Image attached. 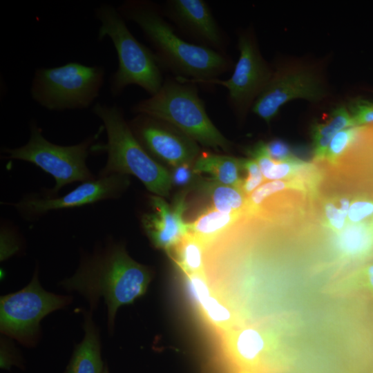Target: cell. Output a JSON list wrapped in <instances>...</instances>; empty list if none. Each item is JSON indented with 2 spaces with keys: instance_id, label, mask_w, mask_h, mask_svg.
Segmentation results:
<instances>
[{
  "instance_id": "8992f818",
  "label": "cell",
  "mask_w": 373,
  "mask_h": 373,
  "mask_svg": "<svg viewBox=\"0 0 373 373\" xmlns=\"http://www.w3.org/2000/svg\"><path fill=\"white\" fill-rule=\"evenodd\" d=\"M95 15L100 23L99 40L108 37L117 55L118 68L111 79L113 96L130 85H137L151 95L157 93L164 80L153 52L133 36L117 8L102 4L95 9Z\"/></svg>"
},
{
  "instance_id": "603a6c76",
  "label": "cell",
  "mask_w": 373,
  "mask_h": 373,
  "mask_svg": "<svg viewBox=\"0 0 373 373\" xmlns=\"http://www.w3.org/2000/svg\"><path fill=\"white\" fill-rule=\"evenodd\" d=\"M242 216L222 213L211 207L189 222V233L198 239L206 249Z\"/></svg>"
},
{
  "instance_id": "d590c367",
  "label": "cell",
  "mask_w": 373,
  "mask_h": 373,
  "mask_svg": "<svg viewBox=\"0 0 373 373\" xmlns=\"http://www.w3.org/2000/svg\"><path fill=\"white\" fill-rule=\"evenodd\" d=\"M238 373H256L255 372L248 370H240Z\"/></svg>"
},
{
  "instance_id": "836d02e7",
  "label": "cell",
  "mask_w": 373,
  "mask_h": 373,
  "mask_svg": "<svg viewBox=\"0 0 373 373\" xmlns=\"http://www.w3.org/2000/svg\"><path fill=\"white\" fill-rule=\"evenodd\" d=\"M268 155L275 162H289L300 160L297 158L290 146L284 140L275 139L265 143Z\"/></svg>"
},
{
  "instance_id": "e0dca14e",
  "label": "cell",
  "mask_w": 373,
  "mask_h": 373,
  "mask_svg": "<svg viewBox=\"0 0 373 373\" xmlns=\"http://www.w3.org/2000/svg\"><path fill=\"white\" fill-rule=\"evenodd\" d=\"M335 234L334 248L337 265L361 266L373 258V227L369 220L347 224Z\"/></svg>"
},
{
  "instance_id": "7c38bea8",
  "label": "cell",
  "mask_w": 373,
  "mask_h": 373,
  "mask_svg": "<svg viewBox=\"0 0 373 373\" xmlns=\"http://www.w3.org/2000/svg\"><path fill=\"white\" fill-rule=\"evenodd\" d=\"M130 185L128 175L111 174L82 182L68 193L59 196L41 193L26 195L15 202L2 204L12 207L26 220H36L50 211L79 207L119 198Z\"/></svg>"
},
{
  "instance_id": "7402d4cb",
  "label": "cell",
  "mask_w": 373,
  "mask_h": 373,
  "mask_svg": "<svg viewBox=\"0 0 373 373\" xmlns=\"http://www.w3.org/2000/svg\"><path fill=\"white\" fill-rule=\"evenodd\" d=\"M356 126L347 108L341 105L331 113L329 119L323 124H314L311 128L313 153L317 160L325 158L329 143L339 131Z\"/></svg>"
},
{
  "instance_id": "4fadbf2b",
  "label": "cell",
  "mask_w": 373,
  "mask_h": 373,
  "mask_svg": "<svg viewBox=\"0 0 373 373\" xmlns=\"http://www.w3.org/2000/svg\"><path fill=\"white\" fill-rule=\"evenodd\" d=\"M128 124L142 146L157 161L173 167L192 164L200 154L198 143L162 120L137 114Z\"/></svg>"
},
{
  "instance_id": "ac0fdd59",
  "label": "cell",
  "mask_w": 373,
  "mask_h": 373,
  "mask_svg": "<svg viewBox=\"0 0 373 373\" xmlns=\"http://www.w3.org/2000/svg\"><path fill=\"white\" fill-rule=\"evenodd\" d=\"M84 329V337L75 346L64 373H102L104 370L99 331L90 312L85 314Z\"/></svg>"
},
{
  "instance_id": "d6986e66",
  "label": "cell",
  "mask_w": 373,
  "mask_h": 373,
  "mask_svg": "<svg viewBox=\"0 0 373 373\" xmlns=\"http://www.w3.org/2000/svg\"><path fill=\"white\" fill-rule=\"evenodd\" d=\"M193 164V171L196 174L207 173L219 183L240 189L243 180L240 177L241 158L203 153Z\"/></svg>"
},
{
  "instance_id": "f1b7e54d",
  "label": "cell",
  "mask_w": 373,
  "mask_h": 373,
  "mask_svg": "<svg viewBox=\"0 0 373 373\" xmlns=\"http://www.w3.org/2000/svg\"><path fill=\"white\" fill-rule=\"evenodd\" d=\"M373 216V198L365 195L354 197L350 206L347 224H356L368 221Z\"/></svg>"
},
{
  "instance_id": "9c48e42d",
  "label": "cell",
  "mask_w": 373,
  "mask_h": 373,
  "mask_svg": "<svg viewBox=\"0 0 373 373\" xmlns=\"http://www.w3.org/2000/svg\"><path fill=\"white\" fill-rule=\"evenodd\" d=\"M71 300L72 296L46 291L39 281L37 267L27 286L1 297L0 331L23 345L33 347L40 338L41 321Z\"/></svg>"
},
{
  "instance_id": "4316f807",
  "label": "cell",
  "mask_w": 373,
  "mask_h": 373,
  "mask_svg": "<svg viewBox=\"0 0 373 373\" xmlns=\"http://www.w3.org/2000/svg\"><path fill=\"white\" fill-rule=\"evenodd\" d=\"M354 198L347 195L329 197L323 202L324 224L334 233L341 232L347 224V216Z\"/></svg>"
},
{
  "instance_id": "1f68e13d",
  "label": "cell",
  "mask_w": 373,
  "mask_h": 373,
  "mask_svg": "<svg viewBox=\"0 0 373 373\" xmlns=\"http://www.w3.org/2000/svg\"><path fill=\"white\" fill-rule=\"evenodd\" d=\"M347 108L356 126L373 123V102L356 98L350 102Z\"/></svg>"
},
{
  "instance_id": "3957f363",
  "label": "cell",
  "mask_w": 373,
  "mask_h": 373,
  "mask_svg": "<svg viewBox=\"0 0 373 373\" xmlns=\"http://www.w3.org/2000/svg\"><path fill=\"white\" fill-rule=\"evenodd\" d=\"M298 327L295 314H269L220 334L222 351L239 370L281 373L295 359L291 343Z\"/></svg>"
},
{
  "instance_id": "9a60e30c",
  "label": "cell",
  "mask_w": 373,
  "mask_h": 373,
  "mask_svg": "<svg viewBox=\"0 0 373 373\" xmlns=\"http://www.w3.org/2000/svg\"><path fill=\"white\" fill-rule=\"evenodd\" d=\"M164 10V15L198 45L224 53L226 37L204 1L169 0Z\"/></svg>"
},
{
  "instance_id": "e575fe53",
  "label": "cell",
  "mask_w": 373,
  "mask_h": 373,
  "mask_svg": "<svg viewBox=\"0 0 373 373\" xmlns=\"http://www.w3.org/2000/svg\"><path fill=\"white\" fill-rule=\"evenodd\" d=\"M21 367L23 365L22 359L19 354L8 343H1V369L10 370L12 366Z\"/></svg>"
},
{
  "instance_id": "4dcf8cb0",
  "label": "cell",
  "mask_w": 373,
  "mask_h": 373,
  "mask_svg": "<svg viewBox=\"0 0 373 373\" xmlns=\"http://www.w3.org/2000/svg\"><path fill=\"white\" fill-rule=\"evenodd\" d=\"M242 169L247 173L243 179L240 190L247 197L265 181L258 163L253 159H241Z\"/></svg>"
},
{
  "instance_id": "5b68a950",
  "label": "cell",
  "mask_w": 373,
  "mask_h": 373,
  "mask_svg": "<svg viewBox=\"0 0 373 373\" xmlns=\"http://www.w3.org/2000/svg\"><path fill=\"white\" fill-rule=\"evenodd\" d=\"M132 110L171 124L202 146L224 151L231 147L208 116L194 84L176 77L164 80L157 93L135 104Z\"/></svg>"
},
{
  "instance_id": "484cf974",
  "label": "cell",
  "mask_w": 373,
  "mask_h": 373,
  "mask_svg": "<svg viewBox=\"0 0 373 373\" xmlns=\"http://www.w3.org/2000/svg\"><path fill=\"white\" fill-rule=\"evenodd\" d=\"M288 188L304 189V185L301 180H291L289 181L273 180L259 186L247 197L243 216H250L256 214L266 200L275 193Z\"/></svg>"
},
{
  "instance_id": "44dd1931",
  "label": "cell",
  "mask_w": 373,
  "mask_h": 373,
  "mask_svg": "<svg viewBox=\"0 0 373 373\" xmlns=\"http://www.w3.org/2000/svg\"><path fill=\"white\" fill-rule=\"evenodd\" d=\"M193 190L209 197L216 210L243 216L247 196L233 186L219 183L211 178H198Z\"/></svg>"
},
{
  "instance_id": "ba28073f",
  "label": "cell",
  "mask_w": 373,
  "mask_h": 373,
  "mask_svg": "<svg viewBox=\"0 0 373 373\" xmlns=\"http://www.w3.org/2000/svg\"><path fill=\"white\" fill-rule=\"evenodd\" d=\"M101 66L69 62L35 70L30 94L34 101L52 111L88 108L99 96L104 82Z\"/></svg>"
},
{
  "instance_id": "f35d334b",
  "label": "cell",
  "mask_w": 373,
  "mask_h": 373,
  "mask_svg": "<svg viewBox=\"0 0 373 373\" xmlns=\"http://www.w3.org/2000/svg\"><path fill=\"white\" fill-rule=\"evenodd\" d=\"M370 373H373V369H372V370L370 372Z\"/></svg>"
},
{
  "instance_id": "d6a6232c",
  "label": "cell",
  "mask_w": 373,
  "mask_h": 373,
  "mask_svg": "<svg viewBox=\"0 0 373 373\" xmlns=\"http://www.w3.org/2000/svg\"><path fill=\"white\" fill-rule=\"evenodd\" d=\"M172 186L183 189L193 190L198 178L193 171L192 164H181L173 167L170 171Z\"/></svg>"
},
{
  "instance_id": "277c9868",
  "label": "cell",
  "mask_w": 373,
  "mask_h": 373,
  "mask_svg": "<svg viewBox=\"0 0 373 373\" xmlns=\"http://www.w3.org/2000/svg\"><path fill=\"white\" fill-rule=\"evenodd\" d=\"M93 113L102 121L106 133L105 143L95 145L93 152H104L107 160L97 175H133L153 195H169L170 172L142 146L124 118L120 107L97 103Z\"/></svg>"
},
{
  "instance_id": "52a82bcc",
  "label": "cell",
  "mask_w": 373,
  "mask_h": 373,
  "mask_svg": "<svg viewBox=\"0 0 373 373\" xmlns=\"http://www.w3.org/2000/svg\"><path fill=\"white\" fill-rule=\"evenodd\" d=\"M102 129L73 145H59L48 140L42 129L33 121L30 125V137L23 146L4 148V157L21 160L38 166L55 180V184L44 194L56 196L68 184L86 182L95 179L86 164L90 153L93 152L95 142Z\"/></svg>"
},
{
  "instance_id": "6da1fadb",
  "label": "cell",
  "mask_w": 373,
  "mask_h": 373,
  "mask_svg": "<svg viewBox=\"0 0 373 373\" xmlns=\"http://www.w3.org/2000/svg\"><path fill=\"white\" fill-rule=\"evenodd\" d=\"M152 277L151 269L133 260L122 244L107 240L104 247L83 257L75 273L60 285L67 291L80 294L91 311L103 298L111 332L117 309L142 296Z\"/></svg>"
},
{
  "instance_id": "ffe728a7",
  "label": "cell",
  "mask_w": 373,
  "mask_h": 373,
  "mask_svg": "<svg viewBox=\"0 0 373 373\" xmlns=\"http://www.w3.org/2000/svg\"><path fill=\"white\" fill-rule=\"evenodd\" d=\"M323 292L338 298L363 296L373 299V262L336 278L325 287Z\"/></svg>"
},
{
  "instance_id": "83f0119b",
  "label": "cell",
  "mask_w": 373,
  "mask_h": 373,
  "mask_svg": "<svg viewBox=\"0 0 373 373\" xmlns=\"http://www.w3.org/2000/svg\"><path fill=\"white\" fill-rule=\"evenodd\" d=\"M362 128L361 126H353L337 133L329 143L325 158L330 163L336 164L347 148L353 144Z\"/></svg>"
},
{
  "instance_id": "8fae6325",
  "label": "cell",
  "mask_w": 373,
  "mask_h": 373,
  "mask_svg": "<svg viewBox=\"0 0 373 373\" xmlns=\"http://www.w3.org/2000/svg\"><path fill=\"white\" fill-rule=\"evenodd\" d=\"M327 95L325 82L314 69L302 64L280 66L273 70L251 111L269 124L285 104L295 99L318 102Z\"/></svg>"
},
{
  "instance_id": "5bb4252c",
  "label": "cell",
  "mask_w": 373,
  "mask_h": 373,
  "mask_svg": "<svg viewBox=\"0 0 373 373\" xmlns=\"http://www.w3.org/2000/svg\"><path fill=\"white\" fill-rule=\"evenodd\" d=\"M189 191L182 189L171 204L162 197L153 194L149 197L150 209L142 214L141 224L154 247L168 254L189 233V222L183 218Z\"/></svg>"
},
{
  "instance_id": "2e32d148",
  "label": "cell",
  "mask_w": 373,
  "mask_h": 373,
  "mask_svg": "<svg viewBox=\"0 0 373 373\" xmlns=\"http://www.w3.org/2000/svg\"><path fill=\"white\" fill-rule=\"evenodd\" d=\"M186 290L204 320L220 335L245 323L212 287L205 274L184 276Z\"/></svg>"
},
{
  "instance_id": "74e56055",
  "label": "cell",
  "mask_w": 373,
  "mask_h": 373,
  "mask_svg": "<svg viewBox=\"0 0 373 373\" xmlns=\"http://www.w3.org/2000/svg\"><path fill=\"white\" fill-rule=\"evenodd\" d=\"M371 226L373 227V216L371 218V219L369 220Z\"/></svg>"
},
{
  "instance_id": "f546056e",
  "label": "cell",
  "mask_w": 373,
  "mask_h": 373,
  "mask_svg": "<svg viewBox=\"0 0 373 373\" xmlns=\"http://www.w3.org/2000/svg\"><path fill=\"white\" fill-rule=\"evenodd\" d=\"M0 240L1 261L5 260L20 250L19 233L12 224L8 222L1 224Z\"/></svg>"
},
{
  "instance_id": "7a4b0ae2",
  "label": "cell",
  "mask_w": 373,
  "mask_h": 373,
  "mask_svg": "<svg viewBox=\"0 0 373 373\" xmlns=\"http://www.w3.org/2000/svg\"><path fill=\"white\" fill-rule=\"evenodd\" d=\"M117 9L124 19L140 28L161 68L177 75L178 79L203 84L233 68L232 60L224 53L188 42L178 35L154 2L127 0Z\"/></svg>"
},
{
  "instance_id": "cb8c5ba5",
  "label": "cell",
  "mask_w": 373,
  "mask_h": 373,
  "mask_svg": "<svg viewBox=\"0 0 373 373\" xmlns=\"http://www.w3.org/2000/svg\"><path fill=\"white\" fill-rule=\"evenodd\" d=\"M205 247L193 235L188 233L168 253L184 276L205 274Z\"/></svg>"
},
{
  "instance_id": "30bf717a",
  "label": "cell",
  "mask_w": 373,
  "mask_h": 373,
  "mask_svg": "<svg viewBox=\"0 0 373 373\" xmlns=\"http://www.w3.org/2000/svg\"><path fill=\"white\" fill-rule=\"evenodd\" d=\"M239 57L231 77L203 84L220 85L228 90V102L236 115L243 118L270 79L273 70L262 57L251 30L238 35Z\"/></svg>"
},
{
  "instance_id": "d4e9b609",
  "label": "cell",
  "mask_w": 373,
  "mask_h": 373,
  "mask_svg": "<svg viewBox=\"0 0 373 373\" xmlns=\"http://www.w3.org/2000/svg\"><path fill=\"white\" fill-rule=\"evenodd\" d=\"M251 159L258 164L265 179L281 180L291 178L298 171L306 168L309 163L297 160L289 162H275L268 155L265 142L260 141L248 151Z\"/></svg>"
},
{
  "instance_id": "8d00e7d4",
  "label": "cell",
  "mask_w": 373,
  "mask_h": 373,
  "mask_svg": "<svg viewBox=\"0 0 373 373\" xmlns=\"http://www.w3.org/2000/svg\"><path fill=\"white\" fill-rule=\"evenodd\" d=\"M102 373H110L107 365H105Z\"/></svg>"
}]
</instances>
